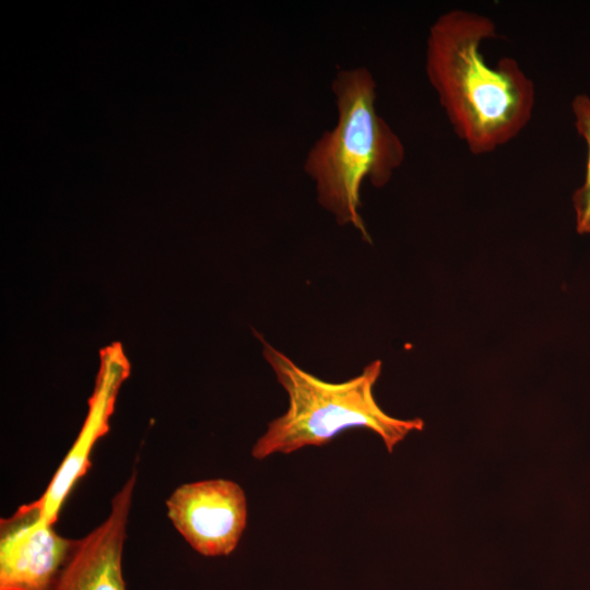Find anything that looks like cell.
<instances>
[{
	"label": "cell",
	"mask_w": 590,
	"mask_h": 590,
	"mask_svg": "<svg viewBox=\"0 0 590 590\" xmlns=\"http://www.w3.org/2000/svg\"><path fill=\"white\" fill-rule=\"evenodd\" d=\"M166 506L175 528L203 556L231 554L247 524L245 493L229 480L184 484L173 492Z\"/></svg>",
	"instance_id": "obj_4"
},
{
	"label": "cell",
	"mask_w": 590,
	"mask_h": 590,
	"mask_svg": "<svg viewBox=\"0 0 590 590\" xmlns=\"http://www.w3.org/2000/svg\"><path fill=\"white\" fill-rule=\"evenodd\" d=\"M25 504L0 523V590H54L76 540L59 535Z\"/></svg>",
	"instance_id": "obj_5"
},
{
	"label": "cell",
	"mask_w": 590,
	"mask_h": 590,
	"mask_svg": "<svg viewBox=\"0 0 590 590\" xmlns=\"http://www.w3.org/2000/svg\"><path fill=\"white\" fill-rule=\"evenodd\" d=\"M263 355L279 384L288 396L286 412L271 421L256 441L251 456L262 460L273 453L288 455L307 446H324L351 428L376 433L388 452L413 430H422L421 418L400 420L377 404L374 386L381 373V361L369 363L363 371L343 382H328L299 368L285 354L258 335Z\"/></svg>",
	"instance_id": "obj_3"
},
{
	"label": "cell",
	"mask_w": 590,
	"mask_h": 590,
	"mask_svg": "<svg viewBox=\"0 0 590 590\" xmlns=\"http://www.w3.org/2000/svg\"><path fill=\"white\" fill-rule=\"evenodd\" d=\"M129 368L120 344L102 351L101 368L81 432L45 492L38 499L30 503L49 524L54 526L58 520L64 499L90 469V453L97 439L108 432L115 400L122 381L129 375Z\"/></svg>",
	"instance_id": "obj_6"
},
{
	"label": "cell",
	"mask_w": 590,
	"mask_h": 590,
	"mask_svg": "<svg viewBox=\"0 0 590 590\" xmlns=\"http://www.w3.org/2000/svg\"><path fill=\"white\" fill-rule=\"evenodd\" d=\"M571 109L575 127L588 146L585 181L573 196L577 232L588 234L590 233V97L578 94L571 103Z\"/></svg>",
	"instance_id": "obj_8"
},
{
	"label": "cell",
	"mask_w": 590,
	"mask_h": 590,
	"mask_svg": "<svg viewBox=\"0 0 590 590\" xmlns=\"http://www.w3.org/2000/svg\"><path fill=\"white\" fill-rule=\"evenodd\" d=\"M332 91L338 122L312 145L304 170L316 182L320 205L370 241L358 212L362 182L367 178L377 188L387 185L404 161V146L376 110V82L366 68L338 72Z\"/></svg>",
	"instance_id": "obj_2"
},
{
	"label": "cell",
	"mask_w": 590,
	"mask_h": 590,
	"mask_svg": "<svg viewBox=\"0 0 590 590\" xmlns=\"http://www.w3.org/2000/svg\"><path fill=\"white\" fill-rule=\"evenodd\" d=\"M134 484L133 472L113 498L107 519L76 540L54 590H126L121 562Z\"/></svg>",
	"instance_id": "obj_7"
},
{
	"label": "cell",
	"mask_w": 590,
	"mask_h": 590,
	"mask_svg": "<svg viewBox=\"0 0 590 590\" xmlns=\"http://www.w3.org/2000/svg\"><path fill=\"white\" fill-rule=\"evenodd\" d=\"M496 35L488 16L452 9L433 22L426 39V76L452 130L475 155L514 140L535 104L534 84L516 59L486 62L482 46Z\"/></svg>",
	"instance_id": "obj_1"
}]
</instances>
